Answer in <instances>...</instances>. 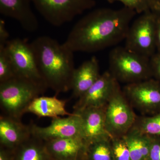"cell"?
<instances>
[{
  "label": "cell",
  "mask_w": 160,
  "mask_h": 160,
  "mask_svg": "<svg viewBox=\"0 0 160 160\" xmlns=\"http://www.w3.org/2000/svg\"><path fill=\"white\" fill-rule=\"evenodd\" d=\"M136 12L127 7L95 9L80 19L64 44L73 52H96L126 39Z\"/></svg>",
  "instance_id": "cell-1"
},
{
  "label": "cell",
  "mask_w": 160,
  "mask_h": 160,
  "mask_svg": "<svg viewBox=\"0 0 160 160\" xmlns=\"http://www.w3.org/2000/svg\"><path fill=\"white\" fill-rule=\"evenodd\" d=\"M30 45L38 68L48 88L57 94L71 90L75 69L74 53L65 44L42 36Z\"/></svg>",
  "instance_id": "cell-2"
},
{
  "label": "cell",
  "mask_w": 160,
  "mask_h": 160,
  "mask_svg": "<svg viewBox=\"0 0 160 160\" xmlns=\"http://www.w3.org/2000/svg\"><path fill=\"white\" fill-rule=\"evenodd\" d=\"M46 89L17 77L0 83L1 114L21 120L32 102Z\"/></svg>",
  "instance_id": "cell-3"
},
{
  "label": "cell",
  "mask_w": 160,
  "mask_h": 160,
  "mask_svg": "<svg viewBox=\"0 0 160 160\" xmlns=\"http://www.w3.org/2000/svg\"><path fill=\"white\" fill-rule=\"evenodd\" d=\"M109 71L118 82L127 84L151 78L150 58L129 50L125 46L112 49L109 56Z\"/></svg>",
  "instance_id": "cell-4"
},
{
  "label": "cell",
  "mask_w": 160,
  "mask_h": 160,
  "mask_svg": "<svg viewBox=\"0 0 160 160\" xmlns=\"http://www.w3.org/2000/svg\"><path fill=\"white\" fill-rule=\"evenodd\" d=\"M105 125L110 137H121L133 127L137 116L120 87L112 95L105 108Z\"/></svg>",
  "instance_id": "cell-5"
},
{
  "label": "cell",
  "mask_w": 160,
  "mask_h": 160,
  "mask_svg": "<svg viewBox=\"0 0 160 160\" xmlns=\"http://www.w3.org/2000/svg\"><path fill=\"white\" fill-rule=\"evenodd\" d=\"M43 18L52 26L69 22L96 4L95 0H31Z\"/></svg>",
  "instance_id": "cell-6"
},
{
  "label": "cell",
  "mask_w": 160,
  "mask_h": 160,
  "mask_svg": "<svg viewBox=\"0 0 160 160\" xmlns=\"http://www.w3.org/2000/svg\"><path fill=\"white\" fill-rule=\"evenodd\" d=\"M142 14L130 25L125 40V46L150 58L156 46L157 16L150 10Z\"/></svg>",
  "instance_id": "cell-7"
},
{
  "label": "cell",
  "mask_w": 160,
  "mask_h": 160,
  "mask_svg": "<svg viewBox=\"0 0 160 160\" xmlns=\"http://www.w3.org/2000/svg\"><path fill=\"white\" fill-rule=\"evenodd\" d=\"M14 69L16 77L48 88L40 73L30 44L25 40H9L5 45Z\"/></svg>",
  "instance_id": "cell-8"
},
{
  "label": "cell",
  "mask_w": 160,
  "mask_h": 160,
  "mask_svg": "<svg viewBox=\"0 0 160 160\" xmlns=\"http://www.w3.org/2000/svg\"><path fill=\"white\" fill-rule=\"evenodd\" d=\"M122 91L132 108L143 115L160 112V82L151 78L127 84Z\"/></svg>",
  "instance_id": "cell-9"
},
{
  "label": "cell",
  "mask_w": 160,
  "mask_h": 160,
  "mask_svg": "<svg viewBox=\"0 0 160 160\" xmlns=\"http://www.w3.org/2000/svg\"><path fill=\"white\" fill-rule=\"evenodd\" d=\"M119 87L118 82L109 70L105 72L78 99L73 107L74 111L89 107H105Z\"/></svg>",
  "instance_id": "cell-10"
},
{
  "label": "cell",
  "mask_w": 160,
  "mask_h": 160,
  "mask_svg": "<svg viewBox=\"0 0 160 160\" xmlns=\"http://www.w3.org/2000/svg\"><path fill=\"white\" fill-rule=\"evenodd\" d=\"M29 126L32 135L44 141L81 137L82 119L80 115L76 112H73L66 118H52L51 124L46 127H40L34 124Z\"/></svg>",
  "instance_id": "cell-11"
},
{
  "label": "cell",
  "mask_w": 160,
  "mask_h": 160,
  "mask_svg": "<svg viewBox=\"0 0 160 160\" xmlns=\"http://www.w3.org/2000/svg\"><path fill=\"white\" fill-rule=\"evenodd\" d=\"M105 107H89L74 111L82 119L81 137L85 143L111 138L105 125Z\"/></svg>",
  "instance_id": "cell-12"
},
{
  "label": "cell",
  "mask_w": 160,
  "mask_h": 160,
  "mask_svg": "<svg viewBox=\"0 0 160 160\" xmlns=\"http://www.w3.org/2000/svg\"><path fill=\"white\" fill-rule=\"evenodd\" d=\"M30 2L31 0H0V12L17 21L26 31L34 32L38 28L39 23Z\"/></svg>",
  "instance_id": "cell-13"
},
{
  "label": "cell",
  "mask_w": 160,
  "mask_h": 160,
  "mask_svg": "<svg viewBox=\"0 0 160 160\" xmlns=\"http://www.w3.org/2000/svg\"><path fill=\"white\" fill-rule=\"evenodd\" d=\"M99 65L95 56L85 61L75 69L72 81V97L79 98L99 77Z\"/></svg>",
  "instance_id": "cell-14"
},
{
  "label": "cell",
  "mask_w": 160,
  "mask_h": 160,
  "mask_svg": "<svg viewBox=\"0 0 160 160\" xmlns=\"http://www.w3.org/2000/svg\"><path fill=\"white\" fill-rule=\"evenodd\" d=\"M32 135L30 126L24 125L21 120L1 114L0 142L9 148L17 147Z\"/></svg>",
  "instance_id": "cell-15"
},
{
  "label": "cell",
  "mask_w": 160,
  "mask_h": 160,
  "mask_svg": "<svg viewBox=\"0 0 160 160\" xmlns=\"http://www.w3.org/2000/svg\"><path fill=\"white\" fill-rule=\"evenodd\" d=\"M66 101L59 99L56 96H39L32 102L26 112L32 113L39 118H54L71 115L72 113H69L66 110Z\"/></svg>",
  "instance_id": "cell-16"
},
{
  "label": "cell",
  "mask_w": 160,
  "mask_h": 160,
  "mask_svg": "<svg viewBox=\"0 0 160 160\" xmlns=\"http://www.w3.org/2000/svg\"><path fill=\"white\" fill-rule=\"evenodd\" d=\"M46 149L58 158L74 160L85 149L86 143L80 137L64 138L44 141Z\"/></svg>",
  "instance_id": "cell-17"
},
{
  "label": "cell",
  "mask_w": 160,
  "mask_h": 160,
  "mask_svg": "<svg viewBox=\"0 0 160 160\" xmlns=\"http://www.w3.org/2000/svg\"><path fill=\"white\" fill-rule=\"evenodd\" d=\"M124 136L131 160H149L151 136L143 134L133 128Z\"/></svg>",
  "instance_id": "cell-18"
},
{
  "label": "cell",
  "mask_w": 160,
  "mask_h": 160,
  "mask_svg": "<svg viewBox=\"0 0 160 160\" xmlns=\"http://www.w3.org/2000/svg\"><path fill=\"white\" fill-rule=\"evenodd\" d=\"M42 140L32 135L18 146V160H46V153L41 145Z\"/></svg>",
  "instance_id": "cell-19"
},
{
  "label": "cell",
  "mask_w": 160,
  "mask_h": 160,
  "mask_svg": "<svg viewBox=\"0 0 160 160\" xmlns=\"http://www.w3.org/2000/svg\"><path fill=\"white\" fill-rule=\"evenodd\" d=\"M110 138L102 139L86 143L90 160H113Z\"/></svg>",
  "instance_id": "cell-20"
},
{
  "label": "cell",
  "mask_w": 160,
  "mask_h": 160,
  "mask_svg": "<svg viewBox=\"0 0 160 160\" xmlns=\"http://www.w3.org/2000/svg\"><path fill=\"white\" fill-rule=\"evenodd\" d=\"M132 128L143 134L160 137V112L152 115L137 116Z\"/></svg>",
  "instance_id": "cell-21"
},
{
  "label": "cell",
  "mask_w": 160,
  "mask_h": 160,
  "mask_svg": "<svg viewBox=\"0 0 160 160\" xmlns=\"http://www.w3.org/2000/svg\"><path fill=\"white\" fill-rule=\"evenodd\" d=\"M113 160H131L125 136L110 138Z\"/></svg>",
  "instance_id": "cell-22"
},
{
  "label": "cell",
  "mask_w": 160,
  "mask_h": 160,
  "mask_svg": "<svg viewBox=\"0 0 160 160\" xmlns=\"http://www.w3.org/2000/svg\"><path fill=\"white\" fill-rule=\"evenodd\" d=\"M15 77V73L5 46H0V83Z\"/></svg>",
  "instance_id": "cell-23"
},
{
  "label": "cell",
  "mask_w": 160,
  "mask_h": 160,
  "mask_svg": "<svg viewBox=\"0 0 160 160\" xmlns=\"http://www.w3.org/2000/svg\"><path fill=\"white\" fill-rule=\"evenodd\" d=\"M108 2L113 3L120 2L127 7L136 12L137 13H143L150 10L151 0H106Z\"/></svg>",
  "instance_id": "cell-24"
},
{
  "label": "cell",
  "mask_w": 160,
  "mask_h": 160,
  "mask_svg": "<svg viewBox=\"0 0 160 160\" xmlns=\"http://www.w3.org/2000/svg\"><path fill=\"white\" fill-rule=\"evenodd\" d=\"M151 137L149 160H160V137Z\"/></svg>",
  "instance_id": "cell-25"
},
{
  "label": "cell",
  "mask_w": 160,
  "mask_h": 160,
  "mask_svg": "<svg viewBox=\"0 0 160 160\" xmlns=\"http://www.w3.org/2000/svg\"><path fill=\"white\" fill-rule=\"evenodd\" d=\"M151 58L150 63L152 76H154L160 82V54L153 55Z\"/></svg>",
  "instance_id": "cell-26"
},
{
  "label": "cell",
  "mask_w": 160,
  "mask_h": 160,
  "mask_svg": "<svg viewBox=\"0 0 160 160\" xmlns=\"http://www.w3.org/2000/svg\"><path fill=\"white\" fill-rule=\"evenodd\" d=\"M9 37L5 22L2 19L0 20V46H5L9 40Z\"/></svg>",
  "instance_id": "cell-27"
},
{
  "label": "cell",
  "mask_w": 160,
  "mask_h": 160,
  "mask_svg": "<svg viewBox=\"0 0 160 160\" xmlns=\"http://www.w3.org/2000/svg\"><path fill=\"white\" fill-rule=\"evenodd\" d=\"M156 46L160 49V19H156Z\"/></svg>",
  "instance_id": "cell-28"
},
{
  "label": "cell",
  "mask_w": 160,
  "mask_h": 160,
  "mask_svg": "<svg viewBox=\"0 0 160 160\" xmlns=\"http://www.w3.org/2000/svg\"><path fill=\"white\" fill-rule=\"evenodd\" d=\"M150 9L157 11L160 13V1L151 0Z\"/></svg>",
  "instance_id": "cell-29"
},
{
  "label": "cell",
  "mask_w": 160,
  "mask_h": 160,
  "mask_svg": "<svg viewBox=\"0 0 160 160\" xmlns=\"http://www.w3.org/2000/svg\"><path fill=\"white\" fill-rule=\"evenodd\" d=\"M0 160H9L6 152L1 150L0 152Z\"/></svg>",
  "instance_id": "cell-30"
},
{
  "label": "cell",
  "mask_w": 160,
  "mask_h": 160,
  "mask_svg": "<svg viewBox=\"0 0 160 160\" xmlns=\"http://www.w3.org/2000/svg\"></svg>",
  "instance_id": "cell-31"
}]
</instances>
